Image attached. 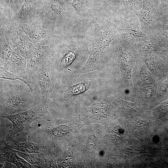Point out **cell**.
I'll use <instances>...</instances> for the list:
<instances>
[{
    "label": "cell",
    "mask_w": 168,
    "mask_h": 168,
    "mask_svg": "<svg viewBox=\"0 0 168 168\" xmlns=\"http://www.w3.org/2000/svg\"><path fill=\"white\" fill-rule=\"evenodd\" d=\"M41 103L39 97L29 87L10 86L4 89L0 87V116L21 113Z\"/></svg>",
    "instance_id": "obj_1"
},
{
    "label": "cell",
    "mask_w": 168,
    "mask_h": 168,
    "mask_svg": "<svg viewBox=\"0 0 168 168\" xmlns=\"http://www.w3.org/2000/svg\"><path fill=\"white\" fill-rule=\"evenodd\" d=\"M95 28L91 34L92 46L91 52L85 66L94 68L104 49L116 38L119 32L112 22L106 19H93Z\"/></svg>",
    "instance_id": "obj_2"
},
{
    "label": "cell",
    "mask_w": 168,
    "mask_h": 168,
    "mask_svg": "<svg viewBox=\"0 0 168 168\" xmlns=\"http://www.w3.org/2000/svg\"><path fill=\"white\" fill-rule=\"evenodd\" d=\"M54 74L48 58L27 73L34 84L35 93L41 103L49 105L54 87Z\"/></svg>",
    "instance_id": "obj_3"
},
{
    "label": "cell",
    "mask_w": 168,
    "mask_h": 168,
    "mask_svg": "<svg viewBox=\"0 0 168 168\" xmlns=\"http://www.w3.org/2000/svg\"><path fill=\"white\" fill-rule=\"evenodd\" d=\"M49 106L40 103L26 111L10 115L0 116L7 119L12 123V127L8 133L6 140L13 138L19 132L29 131L31 124L36 119L44 115L48 112Z\"/></svg>",
    "instance_id": "obj_4"
},
{
    "label": "cell",
    "mask_w": 168,
    "mask_h": 168,
    "mask_svg": "<svg viewBox=\"0 0 168 168\" xmlns=\"http://www.w3.org/2000/svg\"><path fill=\"white\" fill-rule=\"evenodd\" d=\"M129 18L126 19L121 15H118L112 21L125 45L130 47L131 42L135 39L142 38L148 40L150 39V37L141 30L139 20L134 12Z\"/></svg>",
    "instance_id": "obj_5"
},
{
    "label": "cell",
    "mask_w": 168,
    "mask_h": 168,
    "mask_svg": "<svg viewBox=\"0 0 168 168\" xmlns=\"http://www.w3.org/2000/svg\"><path fill=\"white\" fill-rule=\"evenodd\" d=\"M141 10L133 11L138 18L142 31L146 35L152 37L157 33L156 26L157 12L152 6L150 0H142Z\"/></svg>",
    "instance_id": "obj_6"
},
{
    "label": "cell",
    "mask_w": 168,
    "mask_h": 168,
    "mask_svg": "<svg viewBox=\"0 0 168 168\" xmlns=\"http://www.w3.org/2000/svg\"><path fill=\"white\" fill-rule=\"evenodd\" d=\"M156 34L147 40L142 38L136 39L132 47L139 54L153 52H168V41L160 35Z\"/></svg>",
    "instance_id": "obj_7"
},
{
    "label": "cell",
    "mask_w": 168,
    "mask_h": 168,
    "mask_svg": "<svg viewBox=\"0 0 168 168\" xmlns=\"http://www.w3.org/2000/svg\"><path fill=\"white\" fill-rule=\"evenodd\" d=\"M156 79L140 57L135 63L132 71V80L134 89L154 84Z\"/></svg>",
    "instance_id": "obj_8"
},
{
    "label": "cell",
    "mask_w": 168,
    "mask_h": 168,
    "mask_svg": "<svg viewBox=\"0 0 168 168\" xmlns=\"http://www.w3.org/2000/svg\"><path fill=\"white\" fill-rule=\"evenodd\" d=\"M150 72L156 78L168 72V64L156 52L139 54Z\"/></svg>",
    "instance_id": "obj_9"
},
{
    "label": "cell",
    "mask_w": 168,
    "mask_h": 168,
    "mask_svg": "<svg viewBox=\"0 0 168 168\" xmlns=\"http://www.w3.org/2000/svg\"><path fill=\"white\" fill-rule=\"evenodd\" d=\"M0 146V163L9 162L18 168H35L34 166L19 157L15 150L12 149L5 140H1Z\"/></svg>",
    "instance_id": "obj_10"
},
{
    "label": "cell",
    "mask_w": 168,
    "mask_h": 168,
    "mask_svg": "<svg viewBox=\"0 0 168 168\" xmlns=\"http://www.w3.org/2000/svg\"><path fill=\"white\" fill-rule=\"evenodd\" d=\"M13 138L7 141V142H6L13 150L27 154L35 153L42 154L48 158L51 156L42 146L33 141L28 139L25 142H19Z\"/></svg>",
    "instance_id": "obj_11"
},
{
    "label": "cell",
    "mask_w": 168,
    "mask_h": 168,
    "mask_svg": "<svg viewBox=\"0 0 168 168\" xmlns=\"http://www.w3.org/2000/svg\"><path fill=\"white\" fill-rule=\"evenodd\" d=\"M3 68L14 74L28 78L26 61L21 55L14 51H13L9 60Z\"/></svg>",
    "instance_id": "obj_12"
},
{
    "label": "cell",
    "mask_w": 168,
    "mask_h": 168,
    "mask_svg": "<svg viewBox=\"0 0 168 168\" xmlns=\"http://www.w3.org/2000/svg\"><path fill=\"white\" fill-rule=\"evenodd\" d=\"M26 35L36 47L42 46L48 35L46 30L35 25L28 24L20 25Z\"/></svg>",
    "instance_id": "obj_13"
},
{
    "label": "cell",
    "mask_w": 168,
    "mask_h": 168,
    "mask_svg": "<svg viewBox=\"0 0 168 168\" xmlns=\"http://www.w3.org/2000/svg\"><path fill=\"white\" fill-rule=\"evenodd\" d=\"M39 9L37 0H24L14 18L21 23L25 24L35 16Z\"/></svg>",
    "instance_id": "obj_14"
},
{
    "label": "cell",
    "mask_w": 168,
    "mask_h": 168,
    "mask_svg": "<svg viewBox=\"0 0 168 168\" xmlns=\"http://www.w3.org/2000/svg\"><path fill=\"white\" fill-rule=\"evenodd\" d=\"M18 156L27 162L34 166L35 168L54 167L52 163L48 160L47 156L41 154H27L15 150Z\"/></svg>",
    "instance_id": "obj_15"
},
{
    "label": "cell",
    "mask_w": 168,
    "mask_h": 168,
    "mask_svg": "<svg viewBox=\"0 0 168 168\" xmlns=\"http://www.w3.org/2000/svg\"><path fill=\"white\" fill-rule=\"evenodd\" d=\"M47 58V46L37 47L26 60L27 74Z\"/></svg>",
    "instance_id": "obj_16"
},
{
    "label": "cell",
    "mask_w": 168,
    "mask_h": 168,
    "mask_svg": "<svg viewBox=\"0 0 168 168\" xmlns=\"http://www.w3.org/2000/svg\"><path fill=\"white\" fill-rule=\"evenodd\" d=\"M154 84L155 87L154 100H161L168 97V72L156 78Z\"/></svg>",
    "instance_id": "obj_17"
},
{
    "label": "cell",
    "mask_w": 168,
    "mask_h": 168,
    "mask_svg": "<svg viewBox=\"0 0 168 168\" xmlns=\"http://www.w3.org/2000/svg\"><path fill=\"white\" fill-rule=\"evenodd\" d=\"M0 66L3 68L7 64L13 50L5 35L1 33L0 44Z\"/></svg>",
    "instance_id": "obj_18"
},
{
    "label": "cell",
    "mask_w": 168,
    "mask_h": 168,
    "mask_svg": "<svg viewBox=\"0 0 168 168\" xmlns=\"http://www.w3.org/2000/svg\"><path fill=\"white\" fill-rule=\"evenodd\" d=\"M135 90L136 96L143 102H149L152 99L154 100L155 87L154 83Z\"/></svg>",
    "instance_id": "obj_19"
},
{
    "label": "cell",
    "mask_w": 168,
    "mask_h": 168,
    "mask_svg": "<svg viewBox=\"0 0 168 168\" xmlns=\"http://www.w3.org/2000/svg\"><path fill=\"white\" fill-rule=\"evenodd\" d=\"M0 78L1 79L11 81L19 80L27 86L32 93H35L34 84L28 78L14 74L7 71L2 67H0Z\"/></svg>",
    "instance_id": "obj_20"
},
{
    "label": "cell",
    "mask_w": 168,
    "mask_h": 168,
    "mask_svg": "<svg viewBox=\"0 0 168 168\" xmlns=\"http://www.w3.org/2000/svg\"><path fill=\"white\" fill-rule=\"evenodd\" d=\"M90 85V82H86L70 86L65 91L64 97L66 99L68 98L82 93L89 88Z\"/></svg>",
    "instance_id": "obj_21"
},
{
    "label": "cell",
    "mask_w": 168,
    "mask_h": 168,
    "mask_svg": "<svg viewBox=\"0 0 168 168\" xmlns=\"http://www.w3.org/2000/svg\"><path fill=\"white\" fill-rule=\"evenodd\" d=\"M118 102L121 110L126 115H137L140 112V108L136 103H132L122 100H119Z\"/></svg>",
    "instance_id": "obj_22"
},
{
    "label": "cell",
    "mask_w": 168,
    "mask_h": 168,
    "mask_svg": "<svg viewBox=\"0 0 168 168\" xmlns=\"http://www.w3.org/2000/svg\"><path fill=\"white\" fill-rule=\"evenodd\" d=\"M141 3V0H120V4L123 16H128L129 18L133 13V7Z\"/></svg>",
    "instance_id": "obj_23"
},
{
    "label": "cell",
    "mask_w": 168,
    "mask_h": 168,
    "mask_svg": "<svg viewBox=\"0 0 168 168\" xmlns=\"http://www.w3.org/2000/svg\"><path fill=\"white\" fill-rule=\"evenodd\" d=\"M75 58V54L72 51L67 52L61 59L59 66L61 69L68 67L73 62Z\"/></svg>",
    "instance_id": "obj_24"
},
{
    "label": "cell",
    "mask_w": 168,
    "mask_h": 168,
    "mask_svg": "<svg viewBox=\"0 0 168 168\" xmlns=\"http://www.w3.org/2000/svg\"><path fill=\"white\" fill-rule=\"evenodd\" d=\"M155 113L160 114L163 116H168V99L162 102L157 107L153 109Z\"/></svg>",
    "instance_id": "obj_25"
},
{
    "label": "cell",
    "mask_w": 168,
    "mask_h": 168,
    "mask_svg": "<svg viewBox=\"0 0 168 168\" xmlns=\"http://www.w3.org/2000/svg\"><path fill=\"white\" fill-rule=\"evenodd\" d=\"M133 126L136 129L144 130L148 128L149 126V123L146 120L142 119L135 122Z\"/></svg>",
    "instance_id": "obj_26"
},
{
    "label": "cell",
    "mask_w": 168,
    "mask_h": 168,
    "mask_svg": "<svg viewBox=\"0 0 168 168\" xmlns=\"http://www.w3.org/2000/svg\"><path fill=\"white\" fill-rule=\"evenodd\" d=\"M1 6L14 10L16 5L15 0H0Z\"/></svg>",
    "instance_id": "obj_27"
},
{
    "label": "cell",
    "mask_w": 168,
    "mask_h": 168,
    "mask_svg": "<svg viewBox=\"0 0 168 168\" xmlns=\"http://www.w3.org/2000/svg\"><path fill=\"white\" fill-rule=\"evenodd\" d=\"M71 5L78 13H79L81 11L82 7V0H72L70 3H68Z\"/></svg>",
    "instance_id": "obj_28"
},
{
    "label": "cell",
    "mask_w": 168,
    "mask_h": 168,
    "mask_svg": "<svg viewBox=\"0 0 168 168\" xmlns=\"http://www.w3.org/2000/svg\"><path fill=\"white\" fill-rule=\"evenodd\" d=\"M127 150L128 152L129 155H132L138 153L140 151V149L138 147H128Z\"/></svg>",
    "instance_id": "obj_29"
},
{
    "label": "cell",
    "mask_w": 168,
    "mask_h": 168,
    "mask_svg": "<svg viewBox=\"0 0 168 168\" xmlns=\"http://www.w3.org/2000/svg\"><path fill=\"white\" fill-rule=\"evenodd\" d=\"M158 54L161 58L168 64V52H156Z\"/></svg>",
    "instance_id": "obj_30"
},
{
    "label": "cell",
    "mask_w": 168,
    "mask_h": 168,
    "mask_svg": "<svg viewBox=\"0 0 168 168\" xmlns=\"http://www.w3.org/2000/svg\"><path fill=\"white\" fill-rule=\"evenodd\" d=\"M1 168H11L12 167L11 165L10 164V162H5L4 163L2 164L0 163Z\"/></svg>",
    "instance_id": "obj_31"
},
{
    "label": "cell",
    "mask_w": 168,
    "mask_h": 168,
    "mask_svg": "<svg viewBox=\"0 0 168 168\" xmlns=\"http://www.w3.org/2000/svg\"><path fill=\"white\" fill-rule=\"evenodd\" d=\"M155 6V8L157 12L158 10V0H153Z\"/></svg>",
    "instance_id": "obj_32"
},
{
    "label": "cell",
    "mask_w": 168,
    "mask_h": 168,
    "mask_svg": "<svg viewBox=\"0 0 168 168\" xmlns=\"http://www.w3.org/2000/svg\"><path fill=\"white\" fill-rule=\"evenodd\" d=\"M161 34L168 39V31H163Z\"/></svg>",
    "instance_id": "obj_33"
},
{
    "label": "cell",
    "mask_w": 168,
    "mask_h": 168,
    "mask_svg": "<svg viewBox=\"0 0 168 168\" xmlns=\"http://www.w3.org/2000/svg\"><path fill=\"white\" fill-rule=\"evenodd\" d=\"M20 0H15V3L16 5H17Z\"/></svg>",
    "instance_id": "obj_34"
},
{
    "label": "cell",
    "mask_w": 168,
    "mask_h": 168,
    "mask_svg": "<svg viewBox=\"0 0 168 168\" xmlns=\"http://www.w3.org/2000/svg\"><path fill=\"white\" fill-rule=\"evenodd\" d=\"M42 0H37L38 2H40Z\"/></svg>",
    "instance_id": "obj_35"
}]
</instances>
